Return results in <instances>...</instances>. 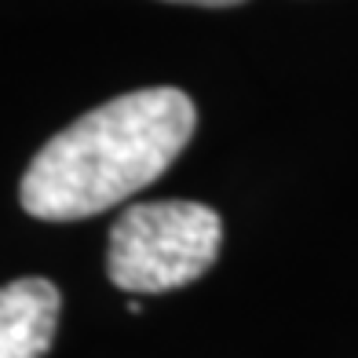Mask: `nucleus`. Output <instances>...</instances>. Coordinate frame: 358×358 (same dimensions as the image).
<instances>
[{
    "label": "nucleus",
    "instance_id": "f257e3e1",
    "mask_svg": "<svg viewBox=\"0 0 358 358\" xmlns=\"http://www.w3.org/2000/svg\"><path fill=\"white\" fill-rule=\"evenodd\" d=\"M194 124V103L179 88L117 95L41 146L19 183V201L48 223L99 216L150 187L183 154Z\"/></svg>",
    "mask_w": 358,
    "mask_h": 358
},
{
    "label": "nucleus",
    "instance_id": "f03ea898",
    "mask_svg": "<svg viewBox=\"0 0 358 358\" xmlns=\"http://www.w3.org/2000/svg\"><path fill=\"white\" fill-rule=\"evenodd\" d=\"M223 223L201 201H146L124 208L110 231L106 274L124 292H169L216 264Z\"/></svg>",
    "mask_w": 358,
    "mask_h": 358
},
{
    "label": "nucleus",
    "instance_id": "7ed1b4c3",
    "mask_svg": "<svg viewBox=\"0 0 358 358\" xmlns=\"http://www.w3.org/2000/svg\"><path fill=\"white\" fill-rule=\"evenodd\" d=\"M62 296L48 278L0 285V358H44L55 340Z\"/></svg>",
    "mask_w": 358,
    "mask_h": 358
},
{
    "label": "nucleus",
    "instance_id": "20e7f679",
    "mask_svg": "<svg viewBox=\"0 0 358 358\" xmlns=\"http://www.w3.org/2000/svg\"><path fill=\"white\" fill-rule=\"evenodd\" d=\"M169 4H194V8H234L245 0H169Z\"/></svg>",
    "mask_w": 358,
    "mask_h": 358
}]
</instances>
